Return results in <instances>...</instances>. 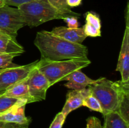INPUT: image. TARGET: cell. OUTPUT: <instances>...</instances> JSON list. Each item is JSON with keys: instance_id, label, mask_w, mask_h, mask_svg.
Returning <instances> with one entry per match:
<instances>
[{"instance_id": "obj_16", "label": "cell", "mask_w": 129, "mask_h": 128, "mask_svg": "<svg viewBox=\"0 0 129 128\" xmlns=\"http://www.w3.org/2000/svg\"><path fill=\"white\" fill-rule=\"evenodd\" d=\"M103 128H129L127 124L117 112H112L104 115Z\"/></svg>"}, {"instance_id": "obj_15", "label": "cell", "mask_w": 129, "mask_h": 128, "mask_svg": "<svg viewBox=\"0 0 129 128\" xmlns=\"http://www.w3.org/2000/svg\"><path fill=\"white\" fill-rule=\"evenodd\" d=\"M23 47L11 36H0V53H16L21 55L24 53Z\"/></svg>"}, {"instance_id": "obj_20", "label": "cell", "mask_w": 129, "mask_h": 128, "mask_svg": "<svg viewBox=\"0 0 129 128\" xmlns=\"http://www.w3.org/2000/svg\"><path fill=\"white\" fill-rule=\"evenodd\" d=\"M47 1L51 6L59 11L71 14L76 13L72 11L71 8L67 4L66 0H47Z\"/></svg>"}, {"instance_id": "obj_11", "label": "cell", "mask_w": 129, "mask_h": 128, "mask_svg": "<svg viewBox=\"0 0 129 128\" xmlns=\"http://www.w3.org/2000/svg\"><path fill=\"white\" fill-rule=\"evenodd\" d=\"M68 82L64 84L65 87L72 90H83L88 87L89 85L96 84L97 80H93L88 77L81 70H76L64 79Z\"/></svg>"}, {"instance_id": "obj_14", "label": "cell", "mask_w": 129, "mask_h": 128, "mask_svg": "<svg viewBox=\"0 0 129 128\" xmlns=\"http://www.w3.org/2000/svg\"><path fill=\"white\" fill-rule=\"evenodd\" d=\"M3 94L8 97L25 100L27 101L28 104L35 102L29 94L27 77L10 87Z\"/></svg>"}, {"instance_id": "obj_8", "label": "cell", "mask_w": 129, "mask_h": 128, "mask_svg": "<svg viewBox=\"0 0 129 128\" xmlns=\"http://www.w3.org/2000/svg\"><path fill=\"white\" fill-rule=\"evenodd\" d=\"M117 71H118L122 76L123 82H129V26L126 25L122 41L121 50L120 51L117 63Z\"/></svg>"}, {"instance_id": "obj_2", "label": "cell", "mask_w": 129, "mask_h": 128, "mask_svg": "<svg viewBox=\"0 0 129 128\" xmlns=\"http://www.w3.org/2000/svg\"><path fill=\"white\" fill-rule=\"evenodd\" d=\"M25 24L30 27L39 26L53 20L64 19L67 16L79 18L81 14H71L57 10L49 4L47 0H34L18 7Z\"/></svg>"}, {"instance_id": "obj_32", "label": "cell", "mask_w": 129, "mask_h": 128, "mask_svg": "<svg viewBox=\"0 0 129 128\" xmlns=\"http://www.w3.org/2000/svg\"><path fill=\"white\" fill-rule=\"evenodd\" d=\"M0 54H1V53H0Z\"/></svg>"}, {"instance_id": "obj_21", "label": "cell", "mask_w": 129, "mask_h": 128, "mask_svg": "<svg viewBox=\"0 0 129 128\" xmlns=\"http://www.w3.org/2000/svg\"><path fill=\"white\" fill-rule=\"evenodd\" d=\"M86 23L92 25L98 30H101V21L99 16L92 12H87L86 13Z\"/></svg>"}, {"instance_id": "obj_7", "label": "cell", "mask_w": 129, "mask_h": 128, "mask_svg": "<svg viewBox=\"0 0 129 128\" xmlns=\"http://www.w3.org/2000/svg\"><path fill=\"white\" fill-rule=\"evenodd\" d=\"M27 84L29 94L34 102L45 100L50 84L45 75L39 71L36 66L27 77Z\"/></svg>"}, {"instance_id": "obj_4", "label": "cell", "mask_w": 129, "mask_h": 128, "mask_svg": "<svg viewBox=\"0 0 129 128\" xmlns=\"http://www.w3.org/2000/svg\"><path fill=\"white\" fill-rule=\"evenodd\" d=\"M88 88L100 103L103 115L117 111L119 101L118 82H114L106 78H100L96 84L89 85Z\"/></svg>"}, {"instance_id": "obj_10", "label": "cell", "mask_w": 129, "mask_h": 128, "mask_svg": "<svg viewBox=\"0 0 129 128\" xmlns=\"http://www.w3.org/2000/svg\"><path fill=\"white\" fill-rule=\"evenodd\" d=\"M50 32L55 36L63 38L69 42L82 44L86 38L83 27L78 28H70L64 26L55 27Z\"/></svg>"}, {"instance_id": "obj_12", "label": "cell", "mask_w": 129, "mask_h": 128, "mask_svg": "<svg viewBox=\"0 0 129 128\" xmlns=\"http://www.w3.org/2000/svg\"><path fill=\"white\" fill-rule=\"evenodd\" d=\"M25 105L26 104L16 105L0 114V122L14 123L20 125H29L30 120L25 115Z\"/></svg>"}, {"instance_id": "obj_3", "label": "cell", "mask_w": 129, "mask_h": 128, "mask_svg": "<svg viewBox=\"0 0 129 128\" xmlns=\"http://www.w3.org/2000/svg\"><path fill=\"white\" fill-rule=\"evenodd\" d=\"M91 63L88 58H77L62 61H49L40 59L38 60L36 67L45 75L50 86L64 79L73 72L81 70Z\"/></svg>"}, {"instance_id": "obj_28", "label": "cell", "mask_w": 129, "mask_h": 128, "mask_svg": "<svg viewBox=\"0 0 129 128\" xmlns=\"http://www.w3.org/2000/svg\"><path fill=\"white\" fill-rule=\"evenodd\" d=\"M82 0H66L67 4L70 8L78 6L81 3Z\"/></svg>"}, {"instance_id": "obj_6", "label": "cell", "mask_w": 129, "mask_h": 128, "mask_svg": "<svg viewBox=\"0 0 129 128\" xmlns=\"http://www.w3.org/2000/svg\"><path fill=\"white\" fill-rule=\"evenodd\" d=\"M37 61L26 65H19L11 67L0 74V95H2L8 88L28 76L35 68Z\"/></svg>"}, {"instance_id": "obj_13", "label": "cell", "mask_w": 129, "mask_h": 128, "mask_svg": "<svg viewBox=\"0 0 129 128\" xmlns=\"http://www.w3.org/2000/svg\"><path fill=\"white\" fill-rule=\"evenodd\" d=\"M118 82L119 101L117 112L129 124V82Z\"/></svg>"}, {"instance_id": "obj_1", "label": "cell", "mask_w": 129, "mask_h": 128, "mask_svg": "<svg viewBox=\"0 0 129 128\" xmlns=\"http://www.w3.org/2000/svg\"><path fill=\"white\" fill-rule=\"evenodd\" d=\"M34 45L41 54V59L62 61L77 58H88V50L83 44L69 42L53 35L50 31L37 32Z\"/></svg>"}, {"instance_id": "obj_5", "label": "cell", "mask_w": 129, "mask_h": 128, "mask_svg": "<svg viewBox=\"0 0 129 128\" xmlns=\"http://www.w3.org/2000/svg\"><path fill=\"white\" fill-rule=\"evenodd\" d=\"M26 26L25 21L18 8L8 5L0 7V31L16 39L18 31Z\"/></svg>"}, {"instance_id": "obj_29", "label": "cell", "mask_w": 129, "mask_h": 128, "mask_svg": "<svg viewBox=\"0 0 129 128\" xmlns=\"http://www.w3.org/2000/svg\"><path fill=\"white\" fill-rule=\"evenodd\" d=\"M4 5H5V2L3 1V0H0V7L4 6Z\"/></svg>"}, {"instance_id": "obj_31", "label": "cell", "mask_w": 129, "mask_h": 128, "mask_svg": "<svg viewBox=\"0 0 129 128\" xmlns=\"http://www.w3.org/2000/svg\"><path fill=\"white\" fill-rule=\"evenodd\" d=\"M4 35H5V34L3 33L1 31H0V36H4ZM7 36H8V35H7Z\"/></svg>"}, {"instance_id": "obj_24", "label": "cell", "mask_w": 129, "mask_h": 128, "mask_svg": "<svg viewBox=\"0 0 129 128\" xmlns=\"http://www.w3.org/2000/svg\"><path fill=\"white\" fill-rule=\"evenodd\" d=\"M86 127L88 128H103L101 121L96 117H90L87 119Z\"/></svg>"}, {"instance_id": "obj_19", "label": "cell", "mask_w": 129, "mask_h": 128, "mask_svg": "<svg viewBox=\"0 0 129 128\" xmlns=\"http://www.w3.org/2000/svg\"><path fill=\"white\" fill-rule=\"evenodd\" d=\"M20 55L16 53H1L0 54V69L6 68L15 67L19 66L17 64L13 63L12 61L14 58Z\"/></svg>"}, {"instance_id": "obj_22", "label": "cell", "mask_w": 129, "mask_h": 128, "mask_svg": "<svg viewBox=\"0 0 129 128\" xmlns=\"http://www.w3.org/2000/svg\"><path fill=\"white\" fill-rule=\"evenodd\" d=\"M84 33L87 36L91 37H97L101 36V30H98L92 25L86 23L85 25L83 26Z\"/></svg>"}, {"instance_id": "obj_33", "label": "cell", "mask_w": 129, "mask_h": 128, "mask_svg": "<svg viewBox=\"0 0 129 128\" xmlns=\"http://www.w3.org/2000/svg\"><path fill=\"white\" fill-rule=\"evenodd\" d=\"M86 128H88V127H86Z\"/></svg>"}, {"instance_id": "obj_17", "label": "cell", "mask_w": 129, "mask_h": 128, "mask_svg": "<svg viewBox=\"0 0 129 128\" xmlns=\"http://www.w3.org/2000/svg\"><path fill=\"white\" fill-rule=\"evenodd\" d=\"M27 104V101L25 100L8 97L2 94L0 95V114L10 110L16 105Z\"/></svg>"}, {"instance_id": "obj_26", "label": "cell", "mask_w": 129, "mask_h": 128, "mask_svg": "<svg viewBox=\"0 0 129 128\" xmlns=\"http://www.w3.org/2000/svg\"><path fill=\"white\" fill-rule=\"evenodd\" d=\"M0 128H28V124L20 125L14 123L0 122Z\"/></svg>"}, {"instance_id": "obj_18", "label": "cell", "mask_w": 129, "mask_h": 128, "mask_svg": "<svg viewBox=\"0 0 129 128\" xmlns=\"http://www.w3.org/2000/svg\"><path fill=\"white\" fill-rule=\"evenodd\" d=\"M83 106L87 107L91 110L99 112L103 114V109H102L100 103L94 95H92L91 92L84 98V100H83Z\"/></svg>"}, {"instance_id": "obj_27", "label": "cell", "mask_w": 129, "mask_h": 128, "mask_svg": "<svg viewBox=\"0 0 129 128\" xmlns=\"http://www.w3.org/2000/svg\"><path fill=\"white\" fill-rule=\"evenodd\" d=\"M34 0H3L5 4L8 6H13L18 7L20 5Z\"/></svg>"}, {"instance_id": "obj_25", "label": "cell", "mask_w": 129, "mask_h": 128, "mask_svg": "<svg viewBox=\"0 0 129 128\" xmlns=\"http://www.w3.org/2000/svg\"><path fill=\"white\" fill-rule=\"evenodd\" d=\"M78 18L76 16H67L63 20L68 24V28H79V22L78 21Z\"/></svg>"}, {"instance_id": "obj_30", "label": "cell", "mask_w": 129, "mask_h": 128, "mask_svg": "<svg viewBox=\"0 0 129 128\" xmlns=\"http://www.w3.org/2000/svg\"><path fill=\"white\" fill-rule=\"evenodd\" d=\"M10 68H11V67H10ZM8 69H9V68H6V69H0V74H1V73H2L3 72L5 71V70H7Z\"/></svg>"}, {"instance_id": "obj_9", "label": "cell", "mask_w": 129, "mask_h": 128, "mask_svg": "<svg viewBox=\"0 0 129 128\" xmlns=\"http://www.w3.org/2000/svg\"><path fill=\"white\" fill-rule=\"evenodd\" d=\"M90 92L88 87L83 90H72L69 91L67 94L66 101L61 112L67 117L72 111L83 106L84 98Z\"/></svg>"}, {"instance_id": "obj_23", "label": "cell", "mask_w": 129, "mask_h": 128, "mask_svg": "<svg viewBox=\"0 0 129 128\" xmlns=\"http://www.w3.org/2000/svg\"><path fill=\"white\" fill-rule=\"evenodd\" d=\"M66 118V116L64 115L61 112L58 113L55 115V118L50 124L49 128H62L64 122H65Z\"/></svg>"}]
</instances>
